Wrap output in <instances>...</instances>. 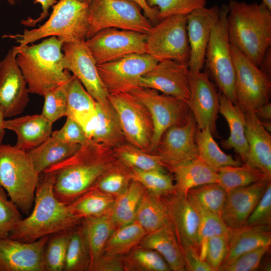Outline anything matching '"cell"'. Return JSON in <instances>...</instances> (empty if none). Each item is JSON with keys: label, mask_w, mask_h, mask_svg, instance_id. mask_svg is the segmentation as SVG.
I'll use <instances>...</instances> for the list:
<instances>
[{"label": "cell", "mask_w": 271, "mask_h": 271, "mask_svg": "<svg viewBox=\"0 0 271 271\" xmlns=\"http://www.w3.org/2000/svg\"><path fill=\"white\" fill-rule=\"evenodd\" d=\"M117 160L113 149L89 140L72 156L43 172L54 174V194L60 201L69 204L90 190Z\"/></svg>", "instance_id": "obj_1"}, {"label": "cell", "mask_w": 271, "mask_h": 271, "mask_svg": "<svg viewBox=\"0 0 271 271\" xmlns=\"http://www.w3.org/2000/svg\"><path fill=\"white\" fill-rule=\"evenodd\" d=\"M42 173L36 190L33 209L21 219L9 237L31 242L50 234L72 230L82 220L73 214L68 204L55 195L54 174Z\"/></svg>", "instance_id": "obj_2"}, {"label": "cell", "mask_w": 271, "mask_h": 271, "mask_svg": "<svg viewBox=\"0 0 271 271\" xmlns=\"http://www.w3.org/2000/svg\"><path fill=\"white\" fill-rule=\"evenodd\" d=\"M227 16L230 44L257 67L271 46V11L262 3L230 0Z\"/></svg>", "instance_id": "obj_3"}, {"label": "cell", "mask_w": 271, "mask_h": 271, "mask_svg": "<svg viewBox=\"0 0 271 271\" xmlns=\"http://www.w3.org/2000/svg\"><path fill=\"white\" fill-rule=\"evenodd\" d=\"M63 43L62 40L52 36L38 44L15 46L16 61L30 93L44 96L71 78L70 72L63 67Z\"/></svg>", "instance_id": "obj_4"}, {"label": "cell", "mask_w": 271, "mask_h": 271, "mask_svg": "<svg viewBox=\"0 0 271 271\" xmlns=\"http://www.w3.org/2000/svg\"><path fill=\"white\" fill-rule=\"evenodd\" d=\"M89 5L78 0H59L52 7L49 18L42 25L25 29L22 34L5 35L3 37L15 39L21 47L52 36L64 43L85 41L89 29Z\"/></svg>", "instance_id": "obj_5"}, {"label": "cell", "mask_w": 271, "mask_h": 271, "mask_svg": "<svg viewBox=\"0 0 271 271\" xmlns=\"http://www.w3.org/2000/svg\"><path fill=\"white\" fill-rule=\"evenodd\" d=\"M39 176L26 151L0 145V187L25 215L32 209Z\"/></svg>", "instance_id": "obj_6"}, {"label": "cell", "mask_w": 271, "mask_h": 271, "mask_svg": "<svg viewBox=\"0 0 271 271\" xmlns=\"http://www.w3.org/2000/svg\"><path fill=\"white\" fill-rule=\"evenodd\" d=\"M131 0H92L89 5V29L87 39L99 31L116 28L148 34L152 22Z\"/></svg>", "instance_id": "obj_7"}, {"label": "cell", "mask_w": 271, "mask_h": 271, "mask_svg": "<svg viewBox=\"0 0 271 271\" xmlns=\"http://www.w3.org/2000/svg\"><path fill=\"white\" fill-rule=\"evenodd\" d=\"M227 6L220 8L219 18L212 28L206 49L205 65L220 93L236 104L235 69L227 30Z\"/></svg>", "instance_id": "obj_8"}, {"label": "cell", "mask_w": 271, "mask_h": 271, "mask_svg": "<svg viewBox=\"0 0 271 271\" xmlns=\"http://www.w3.org/2000/svg\"><path fill=\"white\" fill-rule=\"evenodd\" d=\"M230 50L235 69L236 104L244 114L254 113L269 102L270 77L231 44Z\"/></svg>", "instance_id": "obj_9"}, {"label": "cell", "mask_w": 271, "mask_h": 271, "mask_svg": "<svg viewBox=\"0 0 271 271\" xmlns=\"http://www.w3.org/2000/svg\"><path fill=\"white\" fill-rule=\"evenodd\" d=\"M146 50L159 61L171 60L188 65L187 16L173 15L159 21L147 34Z\"/></svg>", "instance_id": "obj_10"}, {"label": "cell", "mask_w": 271, "mask_h": 271, "mask_svg": "<svg viewBox=\"0 0 271 271\" xmlns=\"http://www.w3.org/2000/svg\"><path fill=\"white\" fill-rule=\"evenodd\" d=\"M108 100L127 142L150 153L154 125L147 108L127 92L109 93Z\"/></svg>", "instance_id": "obj_11"}, {"label": "cell", "mask_w": 271, "mask_h": 271, "mask_svg": "<svg viewBox=\"0 0 271 271\" xmlns=\"http://www.w3.org/2000/svg\"><path fill=\"white\" fill-rule=\"evenodd\" d=\"M130 93L150 112L154 125L150 153L154 154L163 133L170 127L186 121L191 114L187 103L171 95L159 93L157 90L137 87Z\"/></svg>", "instance_id": "obj_12"}, {"label": "cell", "mask_w": 271, "mask_h": 271, "mask_svg": "<svg viewBox=\"0 0 271 271\" xmlns=\"http://www.w3.org/2000/svg\"><path fill=\"white\" fill-rule=\"evenodd\" d=\"M85 41L63 43V67L80 81L88 93L103 109H108L111 107L108 100L109 93L100 77L97 64Z\"/></svg>", "instance_id": "obj_13"}, {"label": "cell", "mask_w": 271, "mask_h": 271, "mask_svg": "<svg viewBox=\"0 0 271 271\" xmlns=\"http://www.w3.org/2000/svg\"><path fill=\"white\" fill-rule=\"evenodd\" d=\"M147 34L116 28L101 30L85 40L97 64L120 59L128 55L145 53Z\"/></svg>", "instance_id": "obj_14"}, {"label": "cell", "mask_w": 271, "mask_h": 271, "mask_svg": "<svg viewBox=\"0 0 271 271\" xmlns=\"http://www.w3.org/2000/svg\"><path fill=\"white\" fill-rule=\"evenodd\" d=\"M159 61L150 54L135 53L97 64L100 77L109 93L128 92L138 87L139 79Z\"/></svg>", "instance_id": "obj_15"}, {"label": "cell", "mask_w": 271, "mask_h": 271, "mask_svg": "<svg viewBox=\"0 0 271 271\" xmlns=\"http://www.w3.org/2000/svg\"><path fill=\"white\" fill-rule=\"evenodd\" d=\"M198 129L192 113L183 123L169 127L154 153L166 169L198 159L195 134Z\"/></svg>", "instance_id": "obj_16"}, {"label": "cell", "mask_w": 271, "mask_h": 271, "mask_svg": "<svg viewBox=\"0 0 271 271\" xmlns=\"http://www.w3.org/2000/svg\"><path fill=\"white\" fill-rule=\"evenodd\" d=\"M188 80L190 96L187 104L198 129L208 127L212 135H216L220 93L206 72L189 70Z\"/></svg>", "instance_id": "obj_17"}, {"label": "cell", "mask_w": 271, "mask_h": 271, "mask_svg": "<svg viewBox=\"0 0 271 271\" xmlns=\"http://www.w3.org/2000/svg\"><path fill=\"white\" fill-rule=\"evenodd\" d=\"M15 47L0 61V107L5 118L22 113L29 101L28 85L16 61Z\"/></svg>", "instance_id": "obj_18"}, {"label": "cell", "mask_w": 271, "mask_h": 271, "mask_svg": "<svg viewBox=\"0 0 271 271\" xmlns=\"http://www.w3.org/2000/svg\"><path fill=\"white\" fill-rule=\"evenodd\" d=\"M161 197L167 207L169 221L182 252L192 247L199 253L200 217L187 193L175 189Z\"/></svg>", "instance_id": "obj_19"}, {"label": "cell", "mask_w": 271, "mask_h": 271, "mask_svg": "<svg viewBox=\"0 0 271 271\" xmlns=\"http://www.w3.org/2000/svg\"><path fill=\"white\" fill-rule=\"evenodd\" d=\"M189 70L187 64L161 61L140 77L139 86L157 90L187 103L190 96Z\"/></svg>", "instance_id": "obj_20"}, {"label": "cell", "mask_w": 271, "mask_h": 271, "mask_svg": "<svg viewBox=\"0 0 271 271\" xmlns=\"http://www.w3.org/2000/svg\"><path fill=\"white\" fill-rule=\"evenodd\" d=\"M48 239L25 242L0 238V271H45L43 255Z\"/></svg>", "instance_id": "obj_21"}, {"label": "cell", "mask_w": 271, "mask_h": 271, "mask_svg": "<svg viewBox=\"0 0 271 271\" xmlns=\"http://www.w3.org/2000/svg\"><path fill=\"white\" fill-rule=\"evenodd\" d=\"M220 8L214 5L198 9L187 16V32L190 46L189 69L201 71L211 31L219 18Z\"/></svg>", "instance_id": "obj_22"}, {"label": "cell", "mask_w": 271, "mask_h": 271, "mask_svg": "<svg viewBox=\"0 0 271 271\" xmlns=\"http://www.w3.org/2000/svg\"><path fill=\"white\" fill-rule=\"evenodd\" d=\"M270 180L237 187L227 192L220 217L230 229L246 225L247 218L264 193Z\"/></svg>", "instance_id": "obj_23"}, {"label": "cell", "mask_w": 271, "mask_h": 271, "mask_svg": "<svg viewBox=\"0 0 271 271\" xmlns=\"http://www.w3.org/2000/svg\"><path fill=\"white\" fill-rule=\"evenodd\" d=\"M66 116L77 122L91 139L97 123L96 101L73 75L67 86Z\"/></svg>", "instance_id": "obj_24"}, {"label": "cell", "mask_w": 271, "mask_h": 271, "mask_svg": "<svg viewBox=\"0 0 271 271\" xmlns=\"http://www.w3.org/2000/svg\"><path fill=\"white\" fill-rule=\"evenodd\" d=\"M248 145L246 164L261 170L271 179V136L254 113L244 114Z\"/></svg>", "instance_id": "obj_25"}, {"label": "cell", "mask_w": 271, "mask_h": 271, "mask_svg": "<svg viewBox=\"0 0 271 271\" xmlns=\"http://www.w3.org/2000/svg\"><path fill=\"white\" fill-rule=\"evenodd\" d=\"M3 126L16 133L17 139L15 146L26 152L42 144L53 132L52 123L41 114L5 119Z\"/></svg>", "instance_id": "obj_26"}, {"label": "cell", "mask_w": 271, "mask_h": 271, "mask_svg": "<svg viewBox=\"0 0 271 271\" xmlns=\"http://www.w3.org/2000/svg\"><path fill=\"white\" fill-rule=\"evenodd\" d=\"M140 244L158 252L171 270H186L183 253L170 221L161 228L147 233Z\"/></svg>", "instance_id": "obj_27"}, {"label": "cell", "mask_w": 271, "mask_h": 271, "mask_svg": "<svg viewBox=\"0 0 271 271\" xmlns=\"http://www.w3.org/2000/svg\"><path fill=\"white\" fill-rule=\"evenodd\" d=\"M227 121L230 129V135L226 140L220 142L224 148L233 149L242 162L245 163L248 145L245 129L244 113L237 104H233L227 97L220 93L219 111Z\"/></svg>", "instance_id": "obj_28"}, {"label": "cell", "mask_w": 271, "mask_h": 271, "mask_svg": "<svg viewBox=\"0 0 271 271\" xmlns=\"http://www.w3.org/2000/svg\"><path fill=\"white\" fill-rule=\"evenodd\" d=\"M270 243V226L245 225L239 229H229L227 251L221 265L243 253Z\"/></svg>", "instance_id": "obj_29"}, {"label": "cell", "mask_w": 271, "mask_h": 271, "mask_svg": "<svg viewBox=\"0 0 271 271\" xmlns=\"http://www.w3.org/2000/svg\"><path fill=\"white\" fill-rule=\"evenodd\" d=\"M176 181L175 189L187 193L196 187L208 183H218V172L200 159L179 164L168 169Z\"/></svg>", "instance_id": "obj_30"}, {"label": "cell", "mask_w": 271, "mask_h": 271, "mask_svg": "<svg viewBox=\"0 0 271 271\" xmlns=\"http://www.w3.org/2000/svg\"><path fill=\"white\" fill-rule=\"evenodd\" d=\"M81 146L63 142L51 136L38 146L27 152L40 175L50 166L72 156Z\"/></svg>", "instance_id": "obj_31"}, {"label": "cell", "mask_w": 271, "mask_h": 271, "mask_svg": "<svg viewBox=\"0 0 271 271\" xmlns=\"http://www.w3.org/2000/svg\"><path fill=\"white\" fill-rule=\"evenodd\" d=\"M110 212L99 217L83 219L81 228L89 250V267L103 253L107 241L116 229Z\"/></svg>", "instance_id": "obj_32"}, {"label": "cell", "mask_w": 271, "mask_h": 271, "mask_svg": "<svg viewBox=\"0 0 271 271\" xmlns=\"http://www.w3.org/2000/svg\"><path fill=\"white\" fill-rule=\"evenodd\" d=\"M96 110L97 123L91 140L112 149L128 143L112 106L104 109L96 102Z\"/></svg>", "instance_id": "obj_33"}, {"label": "cell", "mask_w": 271, "mask_h": 271, "mask_svg": "<svg viewBox=\"0 0 271 271\" xmlns=\"http://www.w3.org/2000/svg\"><path fill=\"white\" fill-rule=\"evenodd\" d=\"M135 220L147 233L167 224L169 222V217L162 197L146 189L137 209Z\"/></svg>", "instance_id": "obj_34"}, {"label": "cell", "mask_w": 271, "mask_h": 271, "mask_svg": "<svg viewBox=\"0 0 271 271\" xmlns=\"http://www.w3.org/2000/svg\"><path fill=\"white\" fill-rule=\"evenodd\" d=\"M145 191L140 183L131 180L127 189L115 197L110 213L116 228L135 220L137 209Z\"/></svg>", "instance_id": "obj_35"}, {"label": "cell", "mask_w": 271, "mask_h": 271, "mask_svg": "<svg viewBox=\"0 0 271 271\" xmlns=\"http://www.w3.org/2000/svg\"><path fill=\"white\" fill-rule=\"evenodd\" d=\"M195 141L198 158L216 171L218 172L223 167L242 165L239 161L234 159L231 155L225 154L220 149L208 127L197 130Z\"/></svg>", "instance_id": "obj_36"}, {"label": "cell", "mask_w": 271, "mask_h": 271, "mask_svg": "<svg viewBox=\"0 0 271 271\" xmlns=\"http://www.w3.org/2000/svg\"><path fill=\"white\" fill-rule=\"evenodd\" d=\"M115 197L95 189H90L68 206L76 216L81 219L102 216L110 212Z\"/></svg>", "instance_id": "obj_37"}, {"label": "cell", "mask_w": 271, "mask_h": 271, "mask_svg": "<svg viewBox=\"0 0 271 271\" xmlns=\"http://www.w3.org/2000/svg\"><path fill=\"white\" fill-rule=\"evenodd\" d=\"M147 233L136 220L116 228L107 241L103 253L123 256L140 244Z\"/></svg>", "instance_id": "obj_38"}, {"label": "cell", "mask_w": 271, "mask_h": 271, "mask_svg": "<svg viewBox=\"0 0 271 271\" xmlns=\"http://www.w3.org/2000/svg\"><path fill=\"white\" fill-rule=\"evenodd\" d=\"M238 166H227L218 171V182L227 192L268 178L259 169L246 163Z\"/></svg>", "instance_id": "obj_39"}, {"label": "cell", "mask_w": 271, "mask_h": 271, "mask_svg": "<svg viewBox=\"0 0 271 271\" xmlns=\"http://www.w3.org/2000/svg\"><path fill=\"white\" fill-rule=\"evenodd\" d=\"M131 180L130 168L117 160L99 177L91 189L116 197L127 189Z\"/></svg>", "instance_id": "obj_40"}, {"label": "cell", "mask_w": 271, "mask_h": 271, "mask_svg": "<svg viewBox=\"0 0 271 271\" xmlns=\"http://www.w3.org/2000/svg\"><path fill=\"white\" fill-rule=\"evenodd\" d=\"M187 195L192 203L220 217L227 191L219 183H213L193 188Z\"/></svg>", "instance_id": "obj_41"}, {"label": "cell", "mask_w": 271, "mask_h": 271, "mask_svg": "<svg viewBox=\"0 0 271 271\" xmlns=\"http://www.w3.org/2000/svg\"><path fill=\"white\" fill-rule=\"evenodd\" d=\"M117 159L130 168L166 172L159 157L126 143L113 149Z\"/></svg>", "instance_id": "obj_42"}, {"label": "cell", "mask_w": 271, "mask_h": 271, "mask_svg": "<svg viewBox=\"0 0 271 271\" xmlns=\"http://www.w3.org/2000/svg\"><path fill=\"white\" fill-rule=\"evenodd\" d=\"M124 270L169 271L168 264L155 250L136 247L122 256Z\"/></svg>", "instance_id": "obj_43"}, {"label": "cell", "mask_w": 271, "mask_h": 271, "mask_svg": "<svg viewBox=\"0 0 271 271\" xmlns=\"http://www.w3.org/2000/svg\"><path fill=\"white\" fill-rule=\"evenodd\" d=\"M191 203L200 217L198 233L199 254L200 257L205 260L209 238L215 235H228L229 229L219 216L205 210L192 202Z\"/></svg>", "instance_id": "obj_44"}, {"label": "cell", "mask_w": 271, "mask_h": 271, "mask_svg": "<svg viewBox=\"0 0 271 271\" xmlns=\"http://www.w3.org/2000/svg\"><path fill=\"white\" fill-rule=\"evenodd\" d=\"M90 259L82 229L71 231L68 245L64 271L88 270Z\"/></svg>", "instance_id": "obj_45"}, {"label": "cell", "mask_w": 271, "mask_h": 271, "mask_svg": "<svg viewBox=\"0 0 271 271\" xmlns=\"http://www.w3.org/2000/svg\"><path fill=\"white\" fill-rule=\"evenodd\" d=\"M132 180L140 183L148 192L159 196L172 192L175 188L172 177L157 170L130 168Z\"/></svg>", "instance_id": "obj_46"}, {"label": "cell", "mask_w": 271, "mask_h": 271, "mask_svg": "<svg viewBox=\"0 0 271 271\" xmlns=\"http://www.w3.org/2000/svg\"><path fill=\"white\" fill-rule=\"evenodd\" d=\"M71 231L55 233L49 237L43 255L45 271L64 270Z\"/></svg>", "instance_id": "obj_47"}, {"label": "cell", "mask_w": 271, "mask_h": 271, "mask_svg": "<svg viewBox=\"0 0 271 271\" xmlns=\"http://www.w3.org/2000/svg\"><path fill=\"white\" fill-rule=\"evenodd\" d=\"M70 80L50 90L43 96L44 103L41 114L52 124L66 115L67 91Z\"/></svg>", "instance_id": "obj_48"}, {"label": "cell", "mask_w": 271, "mask_h": 271, "mask_svg": "<svg viewBox=\"0 0 271 271\" xmlns=\"http://www.w3.org/2000/svg\"><path fill=\"white\" fill-rule=\"evenodd\" d=\"M151 7L158 10L159 21L168 17L182 15L187 16L193 11L206 7L207 0H146Z\"/></svg>", "instance_id": "obj_49"}, {"label": "cell", "mask_w": 271, "mask_h": 271, "mask_svg": "<svg viewBox=\"0 0 271 271\" xmlns=\"http://www.w3.org/2000/svg\"><path fill=\"white\" fill-rule=\"evenodd\" d=\"M8 196L5 189L0 187V238L8 237L23 218L17 205Z\"/></svg>", "instance_id": "obj_50"}, {"label": "cell", "mask_w": 271, "mask_h": 271, "mask_svg": "<svg viewBox=\"0 0 271 271\" xmlns=\"http://www.w3.org/2000/svg\"><path fill=\"white\" fill-rule=\"evenodd\" d=\"M270 247V245H266L243 253L231 261L221 265L218 271L254 270L259 267Z\"/></svg>", "instance_id": "obj_51"}, {"label": "cell", "mask_w": 271, "mask_h": 271, "mask_svg": "<svg viewBox=\"0 0 271 271\" xmlns=\"http://www.w3.org/2000/svg\"><path fill=\"white\" fill-rule=\"evenodd\" d=\"M228 234L213 236L208 240L205 260L212 271H218L225 257Z\"/></svg>", "instance_id": "obj_52"}, {"label": "cell", "mask_w": 271, "mask_h": 271, "mask_svg": "<svg viewBox=\"0 0 271 271\" xmlns=\"http://www.w3.org/2000/svg\"><path fill=\"white\" fill-rule=\"evenodd\" d=\"M246 225L271 226V182L248 216Z\"/></svg>", "instance_id": "obj_53"}, {"label": "cell", "mask_w": 271, "mask_h": 271, "mask_svg": "<svg viewBox=\"0 0 271 271\" xmlns=\"http://www.w3.org/2000/svg\"><path fill=\"white\" fill-rule=\"evenodd\" d=\"M51 136L66 143L80 145L85 144L89 140L81 126L68 117L62 128L53 131Z\"/></svg>", "instance_id": "obj_54"}, {"label": "cell", "mask_w": 271, "mask_h": 271, "mask_svg": "<svg viewBox=\"0 0 271 271\" xmlns=\"http://www.w3.org/2000/svg\"><path fill=\"white\" fill-rule=\"evenodd\" d=\"M90 271H123L122 256L109 255L102 253L90 266Z\"/></svg>", "instance_id": "obj_55"}, {"label": "cell", "mask_w": 271, "mask_h": 271, "mask_svg": "<svg viewBox=\"0 0 271 271\" xmlns=\"http://www.w3.org/2000/svg\"><path fill=\"white\" fill-rule=\"evenodd\" d=\"M185 269L189 271H212L205 260H202L199 253L194 248L190 247L182 251Z\"/></svg>", "instance_id": "obj_56"}, {"label": "cell", "mask_w": 271, "mask_h": 271, "mask_svg": "<svg viewBox=\"0 0 271 271\" xmlns=\"http://www.w3.org/2000/svg\"><path fill=\"white\" fill-rule=\"evenodd\" d=\"M11 5L15 4V0H7ZM57 0H35V2L39 3L42 7V13L40 16L36 18H28L26 20H23L22 24L27 27H34L37 23L41 22L49 15V10L57 2Z\"/></svg>", "instance_id": "obj_57"}, {"label": "cell", "mask_w": 271, "mask_h": 271, "mask_svg": "<svg viewBox=\"0 0 271 271\" xmlns=\"http://www.w3.org/2000/svg\"><path fill=\"white\" fill-rule=\"evenodd\" d=\"M137 4L144 11L145 16L152 23L159 22L157 8L150 7L146 0H131Z\"/></svg>", "instance_id": "obj_58"}, {"label": "cell", "mask_w": 271, "mask_h": 271, "mask_svg": "<svg viewBox=\"0 0 271 271\" xmlns=\"http://www.w3.org/2000/svg\"><path fill=\"white\" fill-rule=\"evenodd\" d=\"M260 70L267 76L271 75V49L269 47L258 66Z\"/></svg>", "instance_id": "obj_59"}, {"label": "cell", "mask_w": 271, "mask_h": 271, "mask_svg": "<svg viewBox=\"0 0 271 271\" xmlns=\"http://www.w3.org/2000/svg\"><path fill=\"white\" fill-rule=\"evenodd\" d=\"M257 117L262 121H270L271 119V103L269 101L261 106L255 112Z\"/></svg>", "instance_id": "obj_60"}, {"label": "cell", "mask_w": 271, "mask_h": 271, "mask_svg": "<svg viewBox=\"0 0 271 271\" xmlns=\"http://www.w3.org/2000/svg\"><path fill=\"white\" fill-rule=\"evenodd\" d=\"M5 117L0 107V145L2 144L3 139L5 134V128L3 126V123L5 120Z\"/></svg>", "instance_id": "obj_61"}, {"label": "cell", "mask_w": 271, "mask_h": 271, "mask_svg": "<svg viewBox=\"0 0 271 271\" xmlns=\"http://www.w3.org/2000/svg\"><path fill=\"white\" fill-rule=\"evenodd\" d=\"M261 123L264 128L268 132L271 131V122L270 121H261Z\"/></svg>", "instance_id": "obj_62"}, {"label": "cell", "mask_w": 271, "mask_h": 271, "mask_svg": "<svg viewBox=\"0 0 271 271\" xmlns=\"http://www.w3.org/2000/svg\"><path fill=\"white\" fill-rule=\"evenodd\" d=\"M262 3L271 11V0H261Z\"/></svg>", "instance_id": "obj_63"}, {"label": "cell", "mask_w": 271, "mask_h": 271, "mask_svg": "<svg viewBox=\"0 0 271 271\" xmlns=\"http://www.w3.org/2000/svg\"><path fill=\"white\" fill-rule=\"evenodd\" d=\"M78 1L82 2H85V3L90 4V3L91 2L92 0H78Z\"/></svg>", "instance_id": "obj_64"}]
</instances>
